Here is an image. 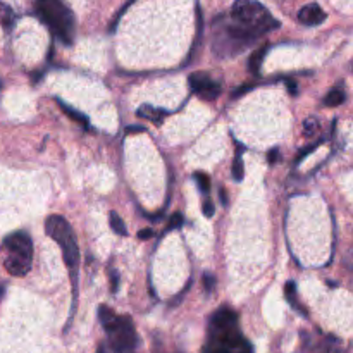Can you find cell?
Returning a JSON list of instances; mask_svg holds the SVG:
<instances>
[{"mask_svg":"<svg viewBox=\"0 0 353 353\" xmlns=\"http://www.w3.org/2000/svg\"><path fill=\"white\" fill-rule=\"evenodd\" d=\"M278 21L257 0H236L231 7L230 19L216 34L214 48L219 54L236 55L259 37L276 30Z\"/></svg>","mask_w":353,"mask_h":353,"instance_id":"1","label":"cell"},{"mask_svg":"<svg viewBox=\"0 0 353 353\" xmlns=\"http://www.w3.org/2000/svg\"><path fill=\"white\" fill-rule=\"evenodd\" d=\"M152 234H154V231L152 230H141L140 234H138V238H140V240H148V238H152Z\"/></svg>","mask_w":353,"mask_h":353,"instance_id":"24","label":"cell"},{"mask_svg":"<svg viewBox=\"0 0 353 353\" xmlns=\"http://www.w3.org/2000/svg\"><path fill=\"white\" fill-rule=\"evenodd\" d=\"M3 250H6V265L7 272L12 276H26L31 269L33 262V243L26 233H12L3 241Z\"/></svg>","mask_w":353,"mask_h":353,"instance_id":"5","label":"cell"},{"mask_svg":"<svg viewBox=\"0 0 353 353\" xmlns=\"http://www.w3.org/2000/svg\"><path fill=\"white\" fill-rule=\"evenodd\" d=\"M59 105H61L62 112H64L65 116H68V117H71V119L74 121V123L83 124V126H88V117H86L85 114L78 112V110L72 109L71 105H65V103H64V102H61V100H59Z\"/></svg>","mask_w":353,"mask_h":353,"instance_id":"10","label":"cell"},{"mask_svg":"<svg viewBox=\"0 0 353 353\" xmlns=\"http://www.w3.org/2000/svg\"><path fill=\"white\" fill-rule=\"evenodd\" d=\"M299 19L305 26H317L326 21V12L317 3H309V6L302 7V10L299 12Z\"/></svg>","mask_w":353,"mask_h":353,"instance_id":"8","label":"cell"},{"mask_svg":"<svg viewBox=\"0 0 353 353\" xmlns=\"http://www.w3.org/2000/svg\"><path fill=\"white\" fill-rule=\"evenodd\" d=\"M319 130H321L319 121L314 119V117H309V119L303 123V133H305L307 137H314V134H316Z\"/></svg>","mask_w":353,"mask_h":353,"instance_id":"16","label":"cell"},{"mask_svg":"<svg viewBox=\"0 0 353 353\" xmlns=\"http://www.w3.org/2000/svg\"><path fill=\"white\" fill-rule=\"evenodd\" d=\"M164 116H165L164 110L155 109V107L152 105H141L140 109H138V117H141V119H148L155 124H161L162 117Z\"/></svg>","mask_w":353,"mask_h":353,"instance_id":"9","label":"cell"},{"mask_svg":"<svg viewBox=\"0 0 353 353\" xmlns=\"http://www.w3.org/2000/svg\"><path fill=\"white\" fill-rule=\"evenodd\" d=\"M265 52H268V47H262L250 55L248 68H250V71L254 72V74H259V72H261V65H262V61H264V57H265Z\"/></svg>","mask_w":353,"mask_h":353,"instance_id":"11","label":"cell"},{"mask_svg":"<svg viewBox=\"0 0 353 353\" xmlns=\"http://www.w3.org/2000/svg\"><path fill=\"white\" fill-rule=\"evenodd\" d=\"M286 86H288V88H290L292 95H296V92H299V90H296V85H295V83H293V79H288V81H286Z\"/></svg>","mask_w":353,"mask_h":353,"instance_id":"25","label":"cell"},{"mask_svg":"<svg viewBox=\"0 0 353 353\" xmlns=\"http://www.w3.org/2000/svg\"><path fill=\"white\" fill-rule=\"evenodd\" d=\"M278 155H279L278 148H272V150L269 152V164H274V161H278Z\"/></svg>","mask_w":353,"mask_h":353,"instance_id":"23","label":"cell"},{"mask_svg":"<svg viewBox=\"0 0 353 353\" xmlns=\"http://www.w3.org/2000/svg\"><path fill=\"white\" fill-rule=\"evenodd\" d=\"M203 214H205L207 217H212L214 216V203L210 202V200H205V202H203Z\"/></svg>","mask_w":353,"mask_h":353,"instance_id":"20","label":"cell"},{"mask_svg":"<svg viewBox=\"0 0 353 353\" xmlns=\"http://www.w3.org/2000/svg\"><path fill=\"white\" fill-rule=\"evenodd\" d=\"M203 286L210 293L214 290V286H216V278L212 274H203Z\"/></svg>","mask_w":353,"mask_h":353,"instance_id":"19","label":"cell"},{"mask_svg":"<svg viewBox=\"0 0 353 353\" xmlns=\"http://www.w3.org/2000/svg\"><path fill=\"white\" fill-rule=\"evenodd\" d=\"M188 85L200 99L203 100H214L221 95L223 92V86L219 81H216L214 78H210L207 72H193L188 78Z\"/></svg>","mask_w":353,"mask_h":353,"instance_id":"7","label":"cell"},{"mask_svg":"<svg viewBox=\"0 0 353 353\" xmlns=\"http://www.w3.org/2000/svg\"><path fill=\"white\" fill-rule=\"evenodd\" d=\"M183 226V216L181 214H172V217L169 219L168 224V230H176V228H181Z\"/></svg>","mask_w":353,"mask_h":353,"instance_id":"18","label":"cell"},{"mask_svg":"<svg viewBox=\"0 0 353 353\" xmlns=\"http://www.w3.org/2000/svg\"><path fill=\"white\" fill-rule=\"evenodd\" d=\"M343 102H345V92L341 88L331 90V92L326 95V99H324V105H330V107H338Z\"/></svg>","mask_w":353,"mask_h":353,"instance_id":"12","label":"cell"},{"mask_svg":"<svg viewBox=\"0 0 353 353\" xmlns=\"http://www.w3.org/2000/svg\"><path fill=\"white\" fill-rule=\"evenodd\" d=\"M203 353H254L252 345L241 334L236 312L230 307H223L214 312Z\"/></svg>","mask_w":353,"mask_h":353,"instance_id":"2","label":"cell"},{"mask_svg":"<svg viewBox=\"0 0 353 353\" xmlns=\"http://www.w3.org/2000/svg\"><path fill=\"white\" fill-rule=\"evenodd\" d=\"M110 278H112V292L116 293L117 292V286H119V276H117L116 271H112Z\"/></svg>","mask_w":353,"mask_h":353,"instance_id":"22","label":"cell"},{"mask_svg":"<svg viewBox=\"0 0 353 353\" xmlns=\"http://www.w3.org/2000/svg\"><path fill=\"white\" fill-rule=\"evenodd\" d=\"M285 293H286V299H288V302L292 303L293 307H295L296 310H299V312H303V314H307L305 312V309H303V307H300L299 305V300H296V285L293 281H288L286 283V286H285Z\"/></svg>","mask_w":353,"mask_h":353,"instance_id":"13","label":"cell"},{"mask_svg":"<svg viewBox=\"0 0 353 353\" xmlns=\"http://www.w3.org/2000/svg\"><path fill=\"white\" fill-rule=\"evenodd\" d=\"M317 145H319V143L309 145V147H305V148H303V152H300V154H299V157H296V162H300V159H303V157H305V155H309L310 152H312V150H316V147H317Z\"/></svg>","mask_w":353,"mask_h":353,"instance_id":"21","label":"cell"},{"mask_svg":"<svg viewBox=\"0 0 353 353\" xmlns=\"http://www.w3.org/2000/svg\"><path fill=\"white\" fill-rule=\"evenodd\" d=\"M195 181L199 185L200 192L205 193V195L210 192V178L205 172H195Z\"/></svg>","mask_w":353,"mask_h":353,"instance_id":"15","label":"cell"},{"mask_svg":"<svg viewBox=\"0 0 353 353\" xmlns=\"http://www.w3.org/2000/svg\"><path fill=\"white\" fill-rule=\"evenodd\" d=\"M219 195H221V202H223V205H228V196H226V190L221 188L219 190Z\"/></svg>","mask_w":353,"mask_h":353,"instance_id":"26","label":"cell"},{"mask_svg":"<svg viewBox=\"0 0 353 353\" xmlns=\"http://www.w3.org/2000/svg\"><path fill=\"white\" fill-rule=\"evenodd\" d=\"M243 174H245L243 161H241V154H238L233 162V178L236 179V181H241V179H243Z\"/></svg>","mask_w":353,"mask_h":353,"instance_id":"17","label":"cell"},{"mask_svg":"<svg viewBox=\"0 0 353 353\" xmlns=\"http://www.w3.org/2000/svg\"><path fill=\"white\" fill-rule=\"evenodd\" d=\"M38 17L50 28L52 33L64 41L65 45L72 43L74 38V16L71 9L62 0H37Z\"/></svg>","mask_w":353,"mask_h":353,"instance_id":"4","label":"cell"},{"mask_svg":"<svg viewBox=\"0 0 353 353\" xmlns=\"http://www.w3.org/2000/svg\"><path fill=\"white\" fill-rule=\"evenodd\" d=\"M45 230H47L48 236L61 247L65 265L69 269H72V272H74L79 264V248L78 243H76L72 228L69 226V223L64 217L50 216L47 219V223H45Z\"/></svg>","mask_w":353,"mask_h":353,"instance_id":"6","label":"cell"},{"mask_svg":"<svg viewBox=\"0 0 353 353\" xmlns=\"http://www.w3.org/2000/svg\"><path fill=\"white\" fill-rule=\"evenodd\" d=\"M128 131H143V128H130Z\"/></svg>","mask_w":353,"mask_h":353,"instance_id":"27","label":"cell"},{"mask_svg":"<svg viewBox=\"0 0 353 353\" xmlns=\"http://www.w3.org/2000/svg\"><path fill=\"white\" fill-rule=\"evenodd\" d=\"M110 228H112L114 233L119 234V236H126L128 234L126 226H124L123 219H121L117 212H110Z\"/></svg>","mask_w":353,"mask_h":353,"instance_id":"14","label":"cell"},{"mask_svg":"<svg viewBox=\"0 0 353 353\" xmlns=\"http://www.w3.org/2000/svg\"><path fill=\"white\" fill-rule=\"evenodd\" d=\"M100 323L109 336L114 353H134L137 350V331L133 321L128 316H117L112 309L102 305L99 309Z\"/></svg>","mask_w":353,"mask_h":353,"instance_id":"3","label":"cell"}]
</instances>
